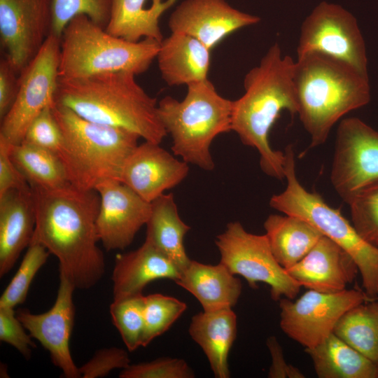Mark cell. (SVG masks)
Wrapping results in <instances>:
<instances>
[{
    "label": "cell",
    "mask_w": 378,
    "mask_h": 378,
    "mask_svg": "<svg viewBox=\"0 0 378 378\" xmlns=\"http://www.w3.org/2000/svg\"><path fill=\"white\" fill-rule=\"evenodd\" d=\"M160 46L148 38L132 42L115 36L88 16L78 15L61 35L59 79L120 71L136 76L148 69Z\"/></svg>",
    "instance_id": "8992f818"
},
{
    "label": "cell",
    "mask_w": 378,
    "mask_h": 378,
    "mask_svg": "<svg viewBox=\"0 0 378 378\" xmlns=\"http://www.w3.org/2000/svg\"><path fill=\"white\" fill-rule=\"evenodd\" d=\"M334 333L378 365V301L360 303L339 320Z\"/></svg>",
    "instance_id": "f546056e"
},
{
    "label": "cell",
    "mask_w": 378,
    "mask_h": 378,
    "mask_svg": "<svg viewBox=\"0 0 378 378\" xmlns=\"http://www.w3.org/2000/svg\"><path fill=\"white\" fill-rule=\"evenodd\" d=\"M160 144L148 141L139 144L126 160L120 178L150 203L181 183L189 172L187 162Z\"/></svg>",
    "instance_id": "ac0fdd59"
},
{
    "label": "cell",
    "mask_w": 378,
    "mask_h": 378,
    "mask_svg": "<svg viewBox=\"0 0 378 378\" xmlns=\"http://www.w3.org/2000/svg\"><path fill=\"white\" fill-rule=\"evenodd\" d=\"M187 309L180 300L160 293L144 296V328L141 346L167 332Z\"/></svg>",
    "instance_id": "4dcf8cb0"
},
{
    "label": "cell",
    "mask_w": 378,
    "mask_h": 378,
    "mask_svg": "<svg viewBox=\"0 0 378 378\" xmlns=\"http://www.w3.org/2000/svg\"><path fill=\"white\" fill-rule=\"evenodd\" d=\"M22 142L59 155L64 146V137L54 116L52 107L46 108L33 120Z\"/></svg>",
    "instance_id": "8d00e7d4"
},
{
    "label": "cell",
    "mask_w": 378,
    "mask_h": 378,
    "mask_svg": "<svg viewBox=\"0 0 378 378\" xmlns=\"http://www.w3.org/2000/svg\"><path fill=\"white\" fill-rule=\"evenodd\" d=\"M232 101L216 91L207 78L187 85L182 101L170 96L158 104L160 119L172 139V150L188 164L211 171L214 139L231 129Z\"/></svg>",
    "instance_id": "52a82bcc"
},
{
    "label": "cell",
    "mask_w": 378,
    "mask_h": 378,
    "mask_svg": "<svg viewBox=\"0 0 378 378\" xmlns=\"http://www.w3.org/2000/svg\"><path fill=\"white\" fill-rule=\"evenodd\" d=\"M330 181L347 203L356 194L378 181V132L358 118L338 125Z\"/></svg>",
    "instance_id": "4fadbf2b"
},
{
    "label": "cell",
    "mask_w": 378,
    "mask_h": 378,
    "mask_svg": "<svg viewBox=\"0 0 378 378\" xmlns=\"http://www.w3.org/2000/svg\"><path fill=\"white\" fill-rule=\"evenodd\" d=\"M59 284L56 300L47 312L34 314L25 309H18L16 315L32 338L50 354L52 363L66 378L80 377L71 356L70 338L74 324V284L59 274Z\"/></svg>",
    "instance_id": "9a60e30c"
},
{
    "label": "cell",
    "mask_w": 378,
    "mask_h": 378,
    "mask_svg": "<svg viewBox=\"0 0 378 378\" xmlns=\"http://www.w3.org/2000/svg\"><path fill=\"white\" fill-rule=\"evenodd\" d=\"M347 204L355 229L365 241L378 247V181L359 191Z\"/></svg>",
    "instance_id": "e575fe53"
},
{
    "label": "cell",
    "mask_w": 378,
    "mask_h": 378,
    "mask_svg": "<svg viewBox=\"0 0 378 378\" xmlns=\"http://www.w3.org/2000/svg\"><path fill=\"white\" fill-rule=\"evenodd\" d=\"M30 185L10 156L9 144L0 138V196L11 190H23Z\"/></svg>",
    "instance_id": "ab89813d"
},
{
    "label": "cell",
    "mask_w": 378,
    "mask_h": 378,
    "mask_svg": "<svg viewBox=\"0 0 378 378\" xmlns=\"http://www.w3.org/2000/svg\"><path fill=\"white\" fill-rule=\"evenodd\" d=\"M50 255L44 246L31 240L18 270L0 298V307L15 308L26 300L34 276Z\"/></svg>",
    "instance_id": "1f68e13d"
},
{
    "label": "cell",
    "mask_w": 378,
    "mask_h": 378,
    "mask_svg": "<svg viewBox=\"0 0 378 378\" xmlns=\"http://www.w3.org/2000/svg\"><path fill=\"white\" fill-rule=\"evenodd\" d=\"M319 378H377L378 365L334 332L316 346L305 349Z\"/></svg>",
    "instance_id": "83f0119b"
},
{
    "label": "cell",
    "mask_w": 378,
    "mask_h": 378,
    "mask_svg": "<svg viewBox=\"0 0 378 378\" xmlns=\"http://www.w3.org/2000/svg\"><path fill=\"white\" fill-rule=\"evenodd\" d=\"M36 223L31 187L0 196V276L9 272L30 244Z\"/></svg>",
    "instance_id": "44dd1931"
},
{
    "label": "cell",
    "mask_w": 378,
    "mask_h": 378,
    "mask_svg": "<svg viewBox=\"0 0 378 378\" xmlns=\"http://www.w3.org/2000/svg\"><path fill=\"white\" fill-rule=\"evenodd\" d=\"M370 300H372L360 289L331 293L309 290L295 301L279 300L280 327L305 349L312 348L334 332L347 311Z\"/></svg>",
    "instance_id": "7c38bea8"
},
{
    "label": "cell",
    "mask_w": 378,
    "mask_h": 378,
    "mask_svg": "<svg viewBox=\"0 0 378 378\" xmlns=\"http://www.w3.org/2000/svg\"><path fill=\"white\" fill-rule=\"evenodd\" d=\"M308 52L330 56L368 76L365 41L357 20L339 5L323 1L302 22L297 55Z\"/></svg>",
    "instance_id": "8fae6325"
},
{
    "label": "cell",
    "mask_w": 378,
    "mask_h": 378,
    "mask_svg": "<svg viewBox=\"0 0 378 378\" xmlns=\"http://www.w3.org/2000/svg\"><path fill=\"white\" fill-rule=\"evenodd\" d=\"M297 114L310 136V147L323 144L334 125L371 99L368 76L330 56L308 52L295 62Z\"/></svg>",
    "instance_id": "277c9868"
},
{
    "label": "cell",
    "mask_w": 378,
    "mask_h": 378,
    "mask_svg": "<svg viewBox=\"0 0 378 378\" xmlns=\"http://www.w3.org/2000/svg\"><path fill=\"white\" fill-rule=\"evenodd\" d=\"M286 189L274 195L270 206L284 214L302 218L344 249L355 261L364 292L378 299V247L365 241L339 209L330 206L317 193L307 191L299 182L292 146L284 151Z\"/></svg>",
    "instance_id": "ba28073f"
},
{
    "label": "cell",
    "mask_w": 378,
    "mask_h": 378,
    "mask_svg": "<svg viewBox=\"0 0 378 378\" xmlns=\"http://www.w3.org/2000/svg\"><path fill=\"white\" fill-rule=\"evenodd\" d=\"M144 295L139 294L113 300L109 312L114 326L129 351L141 346L144 328Z\"/></svg>",
    "instance_id": "d6a6232c"
},
{
    "label": "cell",
    "mask_w": 378,
    "mask_h": 378,
    "mask_svg": "<svg viewBox=\"0 0 378 378\" xmlns=\"http://www.w3.org/2000/svg\"><path fill=\"white\" fill-rule=\"evenodd\" d=\"M175 283L191 293L206 312L232 309L242 290L241 281L220 262L209 265L191 260Z\"/></svg>",
    "instance_id": "603a6c76"
},
{
    "label": "cell",
    "mask_w": 378,
    "mask_h": 378,
    "mask_svg": "<svg viewBox=\"0 0 378 378\" xmlns=\"http://www.w3.org/2000/svg\"><path fill=\"white\" fill-rule=\"evenodd\" d=\"M294 64L275 43L245 75L244 93L232 101V130L243 144L257 149L262 172L279 180L285 178V154L271 147L269 134L282 111L298 112Z\"/></svg>",
    "instance_id": "7a4b0ae2"
},
{
    "label": "cell",
    "mask_w": 378,
    "mask_h": 378,
    "mask_svg": "<svg viewBox=\"0 0 378 378\" xmlns=\"http://www.w3.org/2000/svg\"><path fill=\"white\" fill-rule=\"evenodd\" d=\"M237 331V315L232 309L203 311L191 318L189 335L202 349L216 378L230 377L228 356Z\"/></svg>",
    "instance_id": "cb8c5ba5"
},
{
    "label": "cell",
    "mask_w": 378,
    "mask_h": 378,
    "mask_svg": "<svg viewBox=\"0 0 378 378\" xmlns=\"http://www.w3.org/2000/svg\"><path fill=\"white\" fill-rule=\"evenodd\" d=\"M52 112L64 137L59 158L69 182L91 190L107 179L120 181L123 166L139 145L140 136L125 129L89 120L56 104Z\"/></svg>",
    "instance_id": "5b68a950"
},
{
    "label": "cell",
    "mask_w": 378,
    "mask_h": 378,
    "mask_svg": "<svg viewBox=\"0 0 378 378\" xmlns=\"http://www.w3.org/2000/svg\"><path fill=\"white\" fill-rule=\"evenodd\" d=\"M130 365L126 350L112 346L99 349L93 356L80 368L82 378H97L107 376L115 369H125Z\"/></svg>",
    "instance_id": "f35d334b"
},
{
    "label": "cell",
    "mask_w": 378,
    "mask_h": 378,
    "mask_svg": "<svg viewBox=\"0 0 378 378\" xmlns=\"http://www.w3.org/2000/svg\"><path fill=\"white\" fill-rule=\"evenodd\" d=\"M264 228L274 258L285 270L302 260L323 236L305 220L288 214L270 215Z\"/></svg>",
    "instance_id": "4316f807"
},
{
    "label": "cell",
    "mask_w": 378,
    "mask_h": 378,
    "mask_svg": "<svg viewBox=\"0 0 378 378\" xmlns=\"http://www.w3.org/2000/svg\"><path fill=\"white\" fill-rule=\"evenodd\" d=\"M286 271L301 286L330 293L345 290L359 272L353 258L323 235L302 260Z\"/></svg>",
    "instance_id": "d6986e66"
},
{
    "label": "cell",
    "mask_w": 378,
    "mask_h": 378,
    "mask_svg": "<svg viewBox=\"0 0 378 378\" xmlns=\"http://www.w3.org/2000/svg\"><path fill=\"white\" fill-rule=\"evenodd\" d=\"M145 241L168 258L181 271L190 262L184 237L190 230L181 218L173 194H162L151 202Z\"/></svg>",
    "instance_id": "d4e9b609"
},
{
    "label": "cell",
    "mask_w": 378,
    "mask_h": 378,
    "mask_svg": "<svg viewBox=\"0 0 378 378\" xmlns=\"http://www.w3.org/2000/svg\"><path fill=\"white\" fill-rule=\"evenodd\" d=\"M195 374L182 358L162 357L130 364L121 370L120 378H193Z\"/></svg>",
    "instance_id": "d590c367"
},
{
    "label": "cell",
    "mask_w": 378,
    "mask_h": 378,
    "mask_svg": "<svg viewBox=\"0 0 378 378\" xmlns=\"http://www.w3.org/2000/svg\"><path fill=\"white\" fill-rule=\"evenodd\" d=\"M52 1L0 0L1 45L19 74L52 34Z\"/></svg>",
    "instance_id": "5bb4252c"
},
{
    "label": "cell",
    "mask_w": 378,
    "mask_h": 378,
    "mask_svg": "<svg viewBox=\"0 0 378 378\" xmlns=\"http://www.w3.org/2000/svg\"><path fill=\"white\" fill-rule=\"evenodd\" d=\"M19 74L6 57L0 62V118L8 112L16 98L19 88Z\"/></svg>",
    "instance_id": "60d3db41"
},
{
    "label": "cell",
    "mask_w": 378,
    "mask_h": 378,
    "mask_svg": "<svg viewBox=\"0 0 378 378\" xmlns=\"http://www.w3.org/2000/svg\"><path fill=\"white\" fill-rule=\"evenodd\" d=\"M260 18L232 7L225 0H184L172 13V32L190 35L211 50L230 34Z\"/></svg>",
    "instance_id": "e0dca14e"
},
{
    "label": "cell",
    "mask_w": 378,
    "mask_h": 378,
    "mask_svg": "<svg viewBox=\"0 0 378 378\" xmlns=\"http://www.w3.org/2000/svg\"><path fill=\"white\" fill-rule=\"evenodd\" d=\"M135 76L120 71L59 79L55 102L89 120L160 144L168 134L158 115V103L136 83Z\"/></svg>",
    "instance_id": "3957f363"
},
{
    "label": "cell",
    "mask_w": 378,
    "mask_h": 378,
    "mask_svg": "<svg viewBox=\"0 0 378 378\" xmlns=\"http://www.w3.org/2000/svg\"><path fill=\"white\" fill-rule=\"evenodd\" d=\"M113 0H52V34L61 37L66 24L76 16H88L97 24L106 28Z\"/></svg>",
    "instance_id": "836d02e7"
},
{
    "label": "cell",
    "mask_w": 378,
    "mask_h": 378,
    "mask_svg": "<svg viewBox=\"0 0 378 378\" xmlns=\"http://www.w3.org/2000/svg\"><path fill=\"white\" fill-rule=\"evenodd\" d=\"M215 243L220 262L232 274L244 277L251 288L260 282L267 284L275 301L281 297L293 300L298 294L301 286L277 262L265 234L248 232L234 221L217 235Z\"/></svg>",
    "instance_id": "9c48e42d"
},
{
    "label": "cell",
    "mask_w": 378,
    "mask_h": 378,
    "mask_svg": "<svg viewBox=\"0 0 378 378\" xmlns=\"http://www.w3.org/2000/svg\"><path fill=\"white\" fill-rule=\"evenodd\" d=\"M180 275L168 258L145 241L138 248L116 255L111 276L113 300L143 294L144 288L155 280L175 282Z\"/></svg>",
    "instance_id": "ffe728a7"
},
{
    "label": "cell",
    "mask_w": 378,
    "mask_h": 378,
    "mask_svg": "<svg viewBox=\"0 0 378 378\" xmlns=\"http://www.w3.org/2000/svg\"><path fill=\"white\" fill-rule=\"evenodd\" d=\"M156 59L161 77L169 86H187L207 79L211 50L190 35L172 32L160 42Z\"/></svg>",
    "instance_id": "7402d4cb"
},
{
    "label": "cell",
    "mask_w": 378,
    "mask_h": 378,
    "mask_svg": "<svg viewBox=\"0 0 378 378\" xmlns=\"http://www.w3.org/2000/svg\"><path fill=\"white\" fill-rule=\"evenodd\" d=\"M9 148L13 162L29 185L55 188L70 183L62 160L54 153L25 142L9 144Z\"/></svg>",
    "instance_id": "f1b7e54d"
},
{
    "label": "cell",
    "mask_w": 378,
    "mask_h": 378,
    "mask_svg": "<svg viewBox=\"0 0 378 378\" xmlns=\"http://www.w3.org/2000/svg\"><path fill=\"white\" fill-rule=\"evenodd\" d=\"M36 223L32 240L46 247L59 262V274L77 289L94 286L103 277L106 262L97 218L100 197L95 189L71 183L47 188L30 185Z\"/></svg>",
    "instance_id": "6da1fadb"
},
{
    "label": "cell",
    "mask_w": 378,
    "mask_h": 378,
    "mask_svg": "<svg viewBox=\"0 0 378 378\" xmlns=\"http://www.w3.org/2000/svg\"><path fill=\"white\" fill-rule=\"evenodd\" d=\"M18 319L14 308L0 307V340L16 349L26 359L36 347L31 336Z\"/></svg>",
    "instance_id": "74e56055"
},
{
    "label": "cell",
    "mask_w": 378,
    "mask_h": 378,
    "mask_svg": "<svg viewBox=\"0 0 378 378\" xmlns=\"http://www.w3.org/2000/svg\"><path fill=\"white\" fill-rule=\"evenodd\" d=\"M377 377H378V374H377Z\"/></svg>",
    "instance_id": "7bdbcfd3"
},
{
    "label": "cell",
    "mask_w": 378,
    "mask_h": 378,
    "mask_svg": "<svg viewBox=\"0 0 378 378\" xmlns=\"http://www.w3.org/2000/svg\"><path fill=\"white\" fill-rule=\"evenodd\" d=\"M61 37L51 34L19 74L13 104L1 119L0 138L10 144L22 142L33 120L46 108L53 107L59 82Z\"/></svg>",
    "instance_id": "30bf717a"
},
{
    "label": "cell",
    "mask_w": 378,
    "mask_h": 378,
    "mask_svg": "<svg viewBox=\"0 0 378 378\" xmlns=\"http://www.w3.org/2000/svg\"><path fill=\"white\" fill-rule=\"evenodd\" d=\"M267 345L272 356V365L268 372L269 377H304V374L298 369L286 362L281 346L274 336L267 338Z\"/></svg>",
    "instance_id": "b9f144b4"
},
{
    "label": "cell",
    "mask_w": 378,
    "mask_h": 378,
    "mask_svg": "<svg viewBox=\"0 0 378 378\" xmlns=\"http://www.w3.org/2000/svg\"><path fill=\"white\" fill-rule=\"evenodd\" d=\"M94 189L100 197L97 218L99 241L107 251L123 250L146 224L151 203L116 179L103 181Z\"/></svg>",
    "instance_id": "2e32d148"
},
{
    "label": "cell",
    "mask_w": 378,
    "mask_h": 378,
    "mask_svg": "<svg viewBox=\"0 0 378 378\" xmlns=\"http://www.w3.org/2000/svg\"><path fill=\"white\" fill-rule=\"evenodd\" d=\"M177 0H113L106 30L125 40L137 42L151 38L159 42L163 35L160 27L161 15Z\"/></svg>",
    "instance_id": "484cf974"
}]
</instances>
